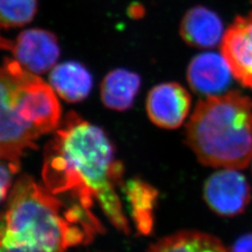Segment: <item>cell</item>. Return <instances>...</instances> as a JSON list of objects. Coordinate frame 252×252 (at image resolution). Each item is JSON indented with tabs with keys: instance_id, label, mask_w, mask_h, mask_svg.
I'll use <instances>...</instances> for the list:
<instances>
[{
	"instance_id": "obj_15",
	"label": "cell",
	"mask_w": 252,
	"mask_h": 252,
	"mask_svg": "<svg viewBox=\"0 0 252 252\" xmlns=\"http://www.w3.org/2000/svg\"><path fill=\"white\" fill-rule=\"evenodd\" d=\"M37 0H0V27L12 29L30 24L37 12Z\"/></svg>"
},
{
	"instance_id": "obj_6",
	"label": "cell",
	"mask_w": 252,
	"mask_h": 252,
	"mask_svg": "<svg viewBox=\"0 0 252 252\" xmlns=\"http://www.w3.org/2000/svg\"><path fill=\"white\" fill-rule=\"evenodd\" d=\"M207 206L220 216L243 213L252 198V187L238 169L223 168L207 179L204 186Z\"/></svg>"
},
{
	"instance_id": "obj_1",
	"label": "cell",
	"mask_w": 252,
	"mask_h": 252,
	"mask_svg": "<svg viewBox=\"0 0 252 252\" xmlns=\"http://www.w3.org/2000/svg\"><path fill=\"white\" fill-rule=\"evenodd\" d=\"M124 170L105 132L70 112L46 146L42 179L53 193H67L87 210L97 202L111 224L129 234L128 220L117 193Z\"/></svg>"
},
{
	"instance_id": "obj_7",
	"label": "cell",
	"mask_w": 252,
	"mask_h": 252,
	"mask_svg": "<svg viewBox=\"0 0 252 252\" xmlns=\"http://www.w3.org/2000/svg\"><path fill=\"white\" fill-rule=\"evenodd\" d=\"M191 97L177 82H164L149 92L146 109L152 123L162 129L179 128L189 114Z\"/></svg>"
},
{
	"instance_id": "obj_12",
	"label": "cell",
	"mask_w": 252,
	"mask_h": 252,
	"mask_svg": "<svg viewBox=\"0 0 252 252\" xmlns=\"http://www.w3.org/2000/svg\"><path fill=\"white\" fill-rule=\"evenodd\" d=\"M122 189L137 232L142 235H150L154 227V209L159 197L158 189L138 178L123 183Z\"/></svg>"
},
{
	"instance_id": "obj_14",
	"label": "cell",
	"mask_w": 252,
	"mask_h": 252,
	"mask_svg": "<svg viewBox=\"0 0 252 252\" xmlns=\"http://www.w3.org/2000/svg\"><path fill=\"white\" fill-rule=\"evenodd\" d=\"M147 252H230L211 234L182 231L153 244Z\"/></svg>"
},
{
	"instance_id": "obj_16",
	"label": "cell",
	"mask_w": 252,
	"mask_h": 252,
	"mask_svg": "<svg viewBox=\"0 0 252 252\" xmlns=\"http://www.w3.org/2000/svg\"><path fill=\"white\" fill-rule=\"evenodd\" d=\"M11 175H14L10 167L5 162L0 163V202L6 198L10 188Z\"/></svg>"
},
{
	"instance_id": "obj_19",
	"label": "cell",
	"mask_w": 252,
	"mask_h": 252,
	"mask_svg": "<svg viewBox=\"0 0 252 252\" xmlns=\"http://www.w3.org/2000/svg\"><path fill=\"white\" fill-rule=\"evenodd\" d=\"M251 163H252V162H251Z\"/></svg>"
},
{
	"instance_id": "obj_5",
	"label": "cell",
	"mask_w": 252,
	"mask_h": 252,
	"mask_svg": "<svg viewBox=\"0 0 252 252\" xmlns=\"http://www.w3.org/2000/svg\"><path fill=\"white\" fill-rule=\"evenodd\" d=\"M0 50L9 52L19 63L36 75L51 70L60 56V46L53 32L32 28L15 38L0 34Z\"/></svg>"
},
{
	"instance_id": "obj_8",
	"label": "cell",
	"mask_w": 252,
	"mask_h": 252,
	"mask_svg": "<svg viewBox=\"0 0 252 252\" xmlns=\"http://www.w3.org/2000/svg\"><path fill=\"white\" fill-rule=\"evenodd\" d=\"M220 48L233 76L252 90V12L234 19L223 35Z\"/></svg>"
},
{
	"instance_id": "obj_9",
	"label": "cell",
	"mask_w": 252,
	"mask_h": 252,
	"mask_svg": "<svg viewBox=\"0 0 252 252\" xmlns=\"http://www.w3.org/2000/svg\"><path fill=\"white\" fill-rule=\"evenodd\" d=\"M231 73L223 55L205 53L190 61L187 80L193 92L210 96L222 93L230 85Z\"/></svg>"
},
{
	"instance_id": "obj_3",
	"label": "cell",
	"mask_w": 252,
	"mask_h": 252,
	"mask_svg": "<svg viewBox=\"0 0 252 252\" xmlns=\"http://www.w3.org/2000/svg\"><path fill=\"white\" fill-rule=\"evenodd\" d=\"M185 139L205 165L246 168L252 160V100L237 91L200 100Z\"/></svg>"
},
{
	"instance_id": "obj_4",
	"label": "cell",
	"mask_w": 252,
	"mask_h": 252,
	"mask_svg": "<svg viewBox=\"0 0 252 252\" xmlns=\"http://www.w3.org/2000/svg\"><path fill=\"white\" fill-rule=\"evenodd\" d=\"M36 74L16 59L6 58L0 64V162L18 173L25 153L36 149L42 136L27 119L26 93Z\"/></svg>"
},
{
	"instance_id": "obj_2",
	"label": "cell",
	"mask_w": 252,
	"mask_h": 252,
	"mask_svg": "<svg viewBox=\"0 0 252 252\" xmlns=\"http://www.w3.org/2000/svg\"><path fill=\"white\" fill-rule=\"evenodd\" d=\"M54 195L30 176L19 178L0 218V246L65 252L104 232L92 210L79 203L68 207Z\"/></svg>"
},
{
	"instance_id": "obj_10",
	"label": "cell",
	"mask_w": 252,
	"mask_h": 252,
	"mask_svg": "<svg viewBox=\"0 0 252 252\" xmlns=\"http://www.w3.org/2000/svg\"><path fill=\"white\" fill-rule=\"evenodd\" d=\"M223 25L216 12L203 6L189 9L180 24V36L189 46L208 49L223 37Z\"/></svg>"
},
{
	"instance_id": "obj_17",
	"label": "cell",
	"mask_w": 252,
	"mask_h": 252,
	"mask_svg": "<svg viewBox=\"0 0 252 252\" xmlns=\"http://www.w3.org/2000/svg\"><path fill=\"white\" fill-rule=\"evenodd\" d=\"M230 252H252V233L240 236L232 248Z\"/></svg>"
},
{
	"instance_id": "obj_18",
	"label": "cell",
	"mask_w": 252,
	"mask_h": 252,
	"mask_svg": "<svg viewBox=\"0 0 252 252\" xmlns=\"http://www.w3.org/2000/svg\"><path fill=\"white\" fill-rule=\"evenodd\" d=\"M0 252H65L61 251H54L43 248H31V247H14L7 248L0 246Z\"/></svg>"
},
{
	"instance_id": "obj_11",
	"label": "cell",
	"mask_w": 252,
	"mask_h": 252,
	"mask_svg": "<svg viewBox=\"0 0 252 252\" xmlns=\"http://www.w3.org/2000/svg\"><path fill=\"white\" fill-rule=\"evenodd\" d=\"M49 83L58 96L69 103H78L88 97L94 79L85 65L77 61L55 64L49 75Z\"/></svg>"
},
{
	"instance_id": "obj_13",
	"label": "cell",
	"mask_w": 252,
	"mask_h": 252,
	"mask_svg": "<svg viewBox=\"0 0 252 252\" xmlns=\"http://www.w3.org/2000/svg\"><path fill=\"white\" fill-rule=\"evenodd\" d=\"M140 86L141 79L138 74L125 68L114 69L102 81L101 100L108 108L126 111L133 107Z\"/></svg>"
}]
</instances>
